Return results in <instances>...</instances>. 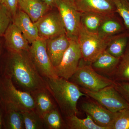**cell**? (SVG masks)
Listing matches in <instances>:
<instances>
[{"label": "cell", "instance_id": "obj_16", "mask_svg": "<svg viewBox=\"0 0 129 129\" xmlns=\"http://www.w3.org/2000/svg\"><path fill=\"white\" fill-rule=\"evenodd\" d=\"M120 58L115 57L106 50L101 53L90 64L98 73L103 75L113 77Z\"/></svg>", "mask_w": 129, "mask_h": 129}, {"label": "cell", "instance_id": "obj_6", "mask_svg": "<svg viewBox=\"0 0 129 129\" xmlns=\"http://www.w3.org/2000/svg\"><path fill=\"white\" fill-rule=\"evenodd\" d=\"M80 88L87 96L94 99L111 112L116 113L124 109L129 108V104L113 85L97 91H91L81 87Z\"/></svg>", "mask_w": 129, "mask_h": 129}, {"label": "cell", "instance_id": "obj_31", "mask_svg": "<svg viewBox=\"0 0 129 129\" xmlns=\"http://www.w3.org/2000/svg\"><path fill=\"white\" fill-rule=\"evenodd\" d=\"M19 0H0V4L5 6L9 11L13 18L18 9Z\"/></svg>", "mask_w": 129, "mask_h": 129}, {"label": "cell", "instance_id": "obj_12", "mask_svg": "<svg viewBox=\"0 0 129 129\" xmlns=\"http://www.w3.org/2000/svg\"><path fill=\"white\" fill-rule=\"evenodd\" d=\"M73 6L80 12H94L106 16L116 13L113 0H74Z\"/></svg>", "mask_w": 129, "mask_h": 129}, {"label": "cell", "instance_id": "obj_10", "mask_svg": "<svg viewBox=\"0 0 129 129\" xmlns=\"http://www.w3.org/2000/svg\"><path fill=\"white\" fill-rule=\"evenodd\" d=\"M70 44L59 64L55 68L58 77L69 80L78 69L80 60L81 52L78 40L70 39Z\"/></svg>", "mask_w": 129, "mask_h": 129}, {"label": "cell", "instance_id": "obj_34", "mask_svg": "<svg viewBox=\"0 0 129 129\" xmlns=\"http://www.w3.org/2000/svg\"><path fill=\"white\" fill-rule=\"evenodd\" d=\"M68 2H69L70 4H72V5H73V3L74 1V0H66Z\"/></svg>", "mask_w": 129, "mask_h": 129}, {"label": "cell", "instance_id": "obj_1", "mask_svg": "<svg viewBox=\"0 0 129 129\" xmlns=\"http://www.w3.org/2000/svg\"><path fill=\"white\" fill-rule=\"evenodd\" d=\"M10 53L6 75L13 82L24 91L30 93L47 88L45 79L37 70L29 51Z\"/></svg>", "mask_w": 129, "mask_h": 129}, {"label": "cell", "instance_id": "obj_36", "mask_svg": "<svg viewBox=\"0 0 129 129\" xmlns=\"http://www.w3.org/2000/svg\"><path fill=\"white\" fill-rule=\"evenodd\" d=\"M128 1H129V0H128Z\"/></svg>", "mask_w": 129, "mask_h": 129}, {"label": "cell", "instance_id": "obj_7", "mask_svg": "<svg viewBox=\"0 0 129 129\" xmlns=\"http://www.w3.org/2000/svg\"><path fill=\"white\" fill-rule=\"evenodd\" d=\"M31 44L29 52L41 75L44 78L58 77L47 53L46 40L39 38Z\"/></svg>", "mask_w": 129, "mask_h": 129}, {"label": "cell", "instance_id": "obj_25", "mask_svg": "<svg viewBox=\"0 0 129 129\" xmlns=\"http://www.w3.org/2000/svg\"><path fill=\"white\" fill-rule=\"evenodd\" d=\"M44 126L50 129H61L64 124L57 109L55 108L42 117Z\"/></svg>", "mask_w": 129, "mask_h": 129}, {"label": "cell", "instance_id": "obj_33", "mask_svg": "<svg viewBox=\"0 0 129 129\" xmlns=\"http://www.w3.org/2000/svg\"><path fill=\"white\" fill-rule=\"evenodd\" d=\"M2 119L1 115L0 113V129L2 127Z\"/></svg>", "mask_w": 129, "mask_h": 129}, {"label": "cell", "instance_id": "obj_23", "mask_svg": "<svg viewBox=\"0 0 129 129\" xmlns=\"http://www.w3.org/2000/svg\"><path fill=\"white\" fill-rule=\"evenodd\" d=\"M87 117L80 119L77 115L73 114L67 117V124L71 129H104L96 124L89 115Z\"/></svg>", "mask_w": 129, "mask_h": 129}, {"label": "cell", "instance_id": "obj_11", "mask_svg": "<svg viewBox=\"0 0 129 129\" xmlns=\"http://www.w3.org/2000/svg\"><path fill=\"white\" fill-rule=\"evenodd\" d=\"M81 108L98 125L104 129H110L116 113L111 112L95 101L84 102Z\"/></svg>", "mask_w": 129, "mask_h": 129}, {"label": "cell", "instance_id": "obj_4", "mask_svg": "<svg viewBox=\"0 0 129 129\" xmlns=\"http://www.w3.org/2000/svg\"><path fill=\"white\" fill-rule=\"evenodd\" d=\"M111 37L106 39L88 32L81 25L77 40L84 61L90 64L92 62L106 50Z\"/></svg>", "mask_w": 129, "mask_h": 129}, {"label": "cell", "instance_id": "obj_13", "mask_svg": "<svg viewBox=\"0 0 129 129\" xmlns=\"http://www.w3.org/2000/svg\"><path fill=\"white\" fill-rule=\"evenodd\" d=\"M47 51L54 68L59 64L68 48L70 41L66 33L46 40Z\"/></svg>", "mask_w": 129, "mask_h": 129}, {"label": "cell", "instance_id": "obj_20", "mask_svg": "<svg viewBox=\"0 0 129 129\" xmlns=\"http://www.w3.org/2000/svg\"><path fill=\"white\" fill-rule=\"evenodd\" d=\"M129 41V33L126 31L113 36L106 51L112 56L120 58L126 50Z\"/></svg>", "mask_w": 129, "mask_h": 129}, {"label": "cell", "instance_id": "obj_32", "mask_svg": "<svg viewBox=\"0 0 129 129\" xmlns=\"http://www.w3.org/2000/svg\"><path fill=\"white\" fill-rule=\"evenodd\" d=\"M49 6L51 9L56 8V0H42Z\"/></svg>", "mask_w": 129, "mask_h": 129}, {"label": "cell", "instance_id": "obj_8", "mask_svg": "<svg viewBox=\"0 0 129 129\" xmlns=\"http://www.w3.org/2000/svg\"><path fill=\"white\" fill-rule=\"evenodd\" d=\"M56 8L61 16L69 39L77 40L81 26V13L66 0H56Z\"/></svg>", "mask_w": 129, "mask_h": 129}, {"label": "cell", "instance_id": "obj_15", "mask_svg": "<svg viewBox=\"0 0 129 129\" xmlns=\"http://www.w3.org/2000/svg\"><path fill=\"white\" fill-rule=\"evenodd\" d=\"M12 22L20 29L29 44L39 39L37 26L27 14L18 9Z\"/></svg>", "mask_w": 129, "mask_h": 129}, {"label": "cell", "instance_id": "obj_27", "mask_svg": "<svg viewBox=\"0 0 129 129\" xmlns=\"http://www.w3.org/2000/svg\"><path fill=\"white\" fill-rule=\"evenodd\" d=\"M116 13L122 18L125 30L129 33V1L128 0H113Z\"/></svg>", "mask_w": 129, "mask_h": 129}, {"label": "cell", "instance_id": "obj_24", "mask_svg": "<svg viewBox=\"0 0 129 129\" xmlns=\"http://www.w3.org/2000/svg\"><path fill=\"white\" fill-rule=\"evenodd\" d=\"M24 128L26 129H41L44 126L42 117L34 110L21 112Z\"/></svg>", "mask_w": 129, "mask_h": 129}, {"label": "cell", "instance_id": "obj_19", "mask_svg": "<svg viewBox=\"0 0 129 129\" xmlns=\"http://www.w3.org/2000/svg\"><path fill=\"white\" fill-rule=\"evenodd\" d=\"M35 104V110L42 118L47 113L55 108L47 88L41 89L31 93Z\"/></svg>", "mask_w": 129, "mask_h": 129}, {"label": "cell", "instance_id": "obj_18", "mask_svg": "<svg viewBox=\"0 0 129 129\" xmlns=\"http://www.w3.org/2000/svg\"><path fill=\"white\" fill-rule=\"evenodd\" d=\"M126 31L122 18L115 14L108 16L100 26L98 34L103 38H109Z\"/></svg>", "mask_w": 129, "mask_h": 129}, {"label": "cell", "instance_id": "obj_22", "mask_svg": "<svg viewBox=\"0 0 129 129\" xmlns=\"http://www.w3.org/2000/svg\"><path fill=\"white\" fill-rule=\"evenodd\" d=\"M112 78L113 80L115 81L129 82V46L120 58Z\"/></svg>", "mask_w": 129, "mask_h": 129}, {"label": "cell", "instance_id": "obj_21", "mask_svg": "<svg viewBox=\"0 0 129 129\" xmlns=\"http://www.w3.org/2000/svg\"><path fill=\"white\" fill-rule=\"evenodd\" d=\"M107 16L94 12L81 13V25L86 30L93 34H98L103 21Z\"/></svg>", "mask_w": 129, "mask_h": 129}, {"label": "cell", "instance_id": "obj_17", "mask_svg": "<svg viewBox=\"0 0 129 129\" xmlns=\"http://www.w3.org/2000/svg\"><path fill=\"white\" fill-rule=\"evenodd\" d=\"M18 7V9L27 14L34 23L52 9L42 0H19Z\"/></svg>", "mask_w": 129, "mask_h": 129}, {"label": "cell", "instance_id": "obj_5", "mask_svg": "<svg viewBox=\"0 0 129 129\" xmlns=\"http://www.w3.org/2000/svg\"><path fill=\"white\" fill-rule=\"evenodd\" d=\"M69 80L86 89L97 91L113 85L114 80L98 73L90 64H79L78 69Z\"/></svg>", "mask_w": 129, "mask_h": 129}, {"label": "cell", "instance_id": "obj_2", "mask_svg": "<svg viewBox=\"0 0 129 129\" xmlns=\"http://www.w3.org/2000/svg\"><path fill=\"white\" fill-rule=\"evenodd\" d=\"M47 86L62 112L67 116L77 115V104L81 97L87 96L81 91L78 86L66 79L44 78Z\"/></svg>", "mask_w": 129, "mask_h": 129}, {"label": "cell", "instance_id": "obj_14", "mask_svg": "<svg viewBox=\"0 0 129 129\" xmlns=\"http://www.w3.org/2000/svg\"><path fill=\"white\" fill-rule=\"evenodd\" d=\"M6 45L10 52L28 51L29 43L14 23L10 24L5 34Z\"/></svg>", "mask_w": 129, "mask_h": 129}, {"label": "cell", "instance_id": "obj_30", "mask_svg": "<svg viewBox=\"0 0 129 129\" xmlns=\"http://www.w3.org/2000/svg\"><path fill=\"white\" fill-rule=\"evenodd\" d=\"M113 86L129 104V82L114 81Z\"/></svg>", "mask_w": 129, "mask_h": 129}, {"label": "cell", "instance_id": "obj_3", "mask_svg": "<svg viewBox=\"0 0 129 129\" xmlns=\"http://www.w3.org/2000/svg\"><path fill=\"white\" fill-rule=\"evenodd\" d=\"M0 98L7 109L22 112L35 109L34 99L31 93L17 89L11 79L7 75L0 78Z\"/></svg>", "mask_w": 129, "mask_h": 129}, {"label": "cell", "instance_id": "obj_35", "mask_svg": "<svg viewBox=\"0 0 129 129\" xmlns=\"http://www.w3.org/2000/svg\"><path fill=\"white\" fill-rule=\"evenodd\" d=\"M1 44L0 43V52H1Z\"/></svg>", "mask_w": 129, "mask_h": 129}, {"label": "cell", "instance_id": "obj_26", "mask_svg": "<svg viewBox=\"0 0 129 129\" xmlns=\"http://www.w3.org/2000/svg\"><path fill=\"white\" fill-rule=\"evenodd\" d=\"M7 109L6 125L8 128L24 129V124L21 111L15 109Z\"/></svg>", "mask_w": 129, "mask_h": 129}, {"label": "cell", "instance_id": "obj_29", "mask_svg": "<svg viewBox=\"0 0 129 129\" xmlns=\"http://www.w3.org/2000/svg\"><path fill=\"white\" fill-rule=\"evenodd\" d=\"M12 18L7 8L0 4V37L5 34L8 27Z\"/></svg>", "mask_w": 129, "mask_h": 129}, {"label": "cell", "instance_id": "obj_28", "mask_svg": "<svg viewBox=\"0 0 129 129\" xmlns=\"http://www.w3.org/2000/svg\"><path fill=\"white\" fill-rule=\"evenodd\" d=\"M110 129H129V108L116 112Z\"/></svg>", "mask_w": 129, "mask_h": 129}, {"label": "cell", "instance_id": "obj_9", "mask_svg": "<svg viewBox=\"0 0 129 129\" xmlns=\"http://www.w3.org/2000/svg\"><path fill=\"white\" fill-rule=\"evenodd\" d=\"M51 10L35 23L38 29L39 38L46 40L66 33L59 12L57 10Z\"/></svg>", "mask_w": 129, "mask_h": 129}]
</instances>
